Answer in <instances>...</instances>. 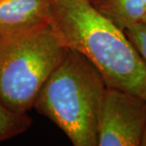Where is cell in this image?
I'll return each instance as SVG.
<instances>
[{"label":"cell","mask_w":146,"mask_h":146,"mask_svg":"<svg viewBox=\"0 0 146 146\" xmlns=\"http://www.w3.org/2000/svg\"><path fill=\"white\" fill-rule=\"evenodd\" d=\"M89 1H90V2H92V1H93V0H89Z\"/></svg>","instance_id":"12"},{"label":"cell","mask_w":146,"mask_h":146,"mask_svg":"<svg viewBox=\"0 0 146 146\" xmlns=\"http://www.w3.org/2000/svg\"><path fill=\"white\" fill-rule=\"evenodd\" d=\"M145 124V99L107 86L98 118V146H141Z\"/></svg>","instance_id":"4"},{"label":"cell","mask_w":146,"mask_h":146,"mask_svg":"<svg viewBox=\"0 0 146 146\" xmlns=\"http://www.w3.org/2000/svg\"><path fill=\"white\" fill-rule=\"evenodd\" d=\"M123 31L146 62V25L139 22Z\"/></svg>","instance_id":"8"},{"label":"cell","mask_w":146,"mask_h":146,"mask_svg":"<svg viewBox=\"0 0 146 146\" xmlns=\"http://www.w3.org/2000/svg\"><path fill=\"white\" fill-rule=\"evenodd\" d=\"M107 84L79 52L68 49L38 93L33 107L74 146H98V118Z\"/></svg>","instance_id":"2"},{"label":"cell","mask_w":146,"mask_h":146,"mask_svg":"<svg viewBox=\"0 0 146 146\" xmlns=\"http://www.w3.org/2000/svg\"><path fill=\"white\" fill-rule=\"evenodd\" d=\"M144 6H145V10H146V0H144Z\"/></svg>","instance_id":"11"},{"label":"cell","mask_w":146,"mask_h":146,"mask_svg":"<svg viewBox=\"0 0 146 146\" xmlns=\"http://www.w3.org/2000/svg\"><path fill=\"white\" fill-rule=\"evenodd\" d=\"M91 3L121 31L141 22L146 13L144 0H93Z\"/></svg>","instance_id":"6"},{"label":"cell","mask_w":146,"mask_h":146,"mask_svg":"<svg viewBox=\"0 0 146 146\" xmlns=\"http://www.w3.org/2000/svg\"><path fill=\"white\" fill-rule=\"evenodd\" d=\"M141 146H146V124H145V127H144L143 134H142V138H141Z\"/></svg>","instance_id":"9"},{"label":"cell","mask_w":146,"mask_h":146,"mask_svg":"<svg viewBox=\"0 0 146 146\" xmlns=\"http://www.w3.org/2000/svg\"><path fill=\"white\" fill-rule=\"evenodd\" d=\"M31 124V119L28 113L13 112L0 104V142L21 135Z\"/></svg>","instance_id":"7"},{"label":"cell","mask_w":146,"mask_h":146,"mask_svg":"<svg viewBox=\"0 0 146 146\" xmlns=\"http://www.w3.org/2000/svg\"><path fill=\"white\" fill-rule=\"evenodd\" d=\"M142 23H144V24L146 25V13H145V14H144V16H143V18H142V21H141Z\"/></svg>","instance_id":"10"},{"label":"cell","mask_w":146,"mask_h":146,"mask_svg":"<svg viewBox=\"0 0 146 146\" xmlns=\"http://www.w3.org/2000/svg\"><path fill=\"white\" fill-rule=\"evenodd\" d=\"M49 25L66 48L97 68L107 86L146 100V62L124 31L89 0H52Z\"/></svg>","instance_id":"1"},{"label":"cell","mask_w":146,"mask_h":146,"mask_svg":"<svg viewBox=\"0 0 146 146\" xmlns=\"http://www.w3.org/2000/svg\"><path fill=\"white\" fill-rule=\"evenodd\" d=\"M52 0H0V36L49 24Z\"/></svg>","instance_id":"5"},{"label":"cell","mask_w":146,"mask_h":146,"mask_svg":"<svg viewBox=\"0 0 146 146\" xmlns=\"http://www.w3.org/2000/svg\"><path fill=\"white\" fill-rule=\"evenodd\" d=\"M66 51L49 24L0 36V104L28 113Z\"/></svg>","instance_id":"3"}]
</instances>
